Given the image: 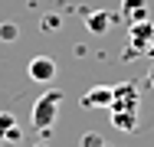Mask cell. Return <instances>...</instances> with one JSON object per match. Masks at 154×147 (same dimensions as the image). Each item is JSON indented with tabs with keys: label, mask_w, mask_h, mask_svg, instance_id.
<instances>
[{
	"label": "cell",
	"mask_w": 154,
	"mask_h": 147,
	"mask_svg": "<svg viewBox=\"0 0 154 147\" xmlns=\"http://www.w3.org/2000/svg\"><path fill=\"white\" fill-rule=\"evenodd\" d=\"M79 147H108V144H105V137H102L98 131H85V134L79 137Z\"/></svg>",
	"instance_id": "10"
},
{
	"label": "cell",
	"mask_w": 154,
	"mask_h": 147,
	"mask_svg": "<svg viewBox=\"0 0 154 147\" xmlns=\"http://www.w3.org/2000/svg\"><path fill=\"white\" fill-rule=\"evenodd\" d=\"M112 23H115V13H108V10H92V13L85 16V26H89V33H95V36H105V33L112 29Z\"/></svg>",
	"instance_id": "7"
},
{
	"label": "cell",
	"mask_w": 154,
	"mask_h": 147,
	"mask_svg": "<svg viewBox=\"0 0 154 147\" xmlns=\"http://www.w3.org/2000/svg\"><path fill=\"white\" fill-rule=\"evenodd\" d=\"M148 85L154 88V59H151V65H148Z\"/></svg>",
	"instance_id": "13"
},
{
	"label": "cell",
	"mask_w": 154,
	"mask_h": 147,
	"mask_svg": "<svg viewBox=\"0 0 154 147\" xmlns=\"http://www.w3.org/2000/svg\"><path fill=\"white\" fill-rule=\"evenodd\" d=\"M82 108H89V111L112 108V88H108V85H92L85 95H82Z\"/></svg>",
	"instance_id": "5"
},
{
	"label": "cell",
	"mask_w": 154,
	"mask_h": 147,
	"mask_svg": "<svg viewBox=\"0 0 154 147\" xmlns=\"http://www.w3.org/2000/svg\"><path fill=\"white\" fill-rule=\"evenodd\" d=\"M138 56L154 59V23L151 20H141V23H131L128 26L125 59H138Z\"/></svg>",
	"instance_id": "2"
},
{
	"label": "cell",
	"mask_w": 154,
	"mask_h": 147,
	"mask_svg": "<svg viewBox=\"0 0 154 147\" xmlns=\"http://www.w3.org/2000/svg\"><path fill=\"white\" fill-rule=\"evenodd\" d=\"M13 147H20V144H13Z\"/></svg>",
	"instance_id": "14"
},
{
	"label": "cell",
	"mask_w": 154,
	"mask_h": 147,
	"mask_svg": "<svg viewBox=\"0 0 154 147\" xmlns=\"http://www.w3.org/2000/svg\"><path fill=\"white\" fill-rule=\"evenodd\" d=\"M118 16H122L128 26H131V23H141V20H148V0H122V10H118Z\"/></svg>",
	"instance_id": "6"
},
{
	"label": "cell",
	"mask_w": 154,
	"mask_h": 147,
	"mask_svg": "<svg viewBox=\"0 0 154 147\" xmlns=\"http://www.w3.org/2000/svg\"><path fill=\"white\" fill-rule=\"evenodd\" d=\"M108 111H141V92L134 82H122L112 88V108Z\"/></svg>",
	"instance_id": "3"
},
{
	"label": "cell",
	"mask_w": 154,
	"mask_h": 147,
	"mask_svg": "<svg viewBox=\"0 0 154 147\" xmlns=\"http://www.w3.org/2000/svg\"><path fill=\"white\" fill-rule=\"evenodd\" d=\"M108 115H112V128H118L122 134L138 131V124H141V115L138 111H108Z\"/></svg>",
	"instance_id": "8"
},
{
	"label": "cell",
	"mask_w": 154,
	"mask_h": 147,
	"mask_svg": "<svg viewBox=\"0 0 154 147\" xmlns=\"http://www.w3.org/2000/svg\"><path fill=\"white\" fill-rule=\"evenodd\" d=\"M43 26H46V29H59L62 23H59V16H46V20H43Z\"/></svg>",
	"instance_id": "12"
},
{
	"label": "cell",
	"mask_w": 154,
	"mask_h": 147,
	"mask_svg": "<svg viewBox=\"0 0 154 147\" xmlns=\"http://www.w3.org/2000/svg\"><path fill=\"white\" fill-rule=\"evenodd\" d=\"M59 108H62V92L59 88H49V92H43L36 101H33V128L39 131V134H49L53 128H56V118H59Z\"/></svg>",
	"instance_id": "1"
},
{
	"label": "cell",
	"mask_w": 154,
	"mask_h": 147,
	"mask_svg": "<svg viewBox=\"0 0 154 147\" xmlns=\"http://www.w3.org/2000/svg\"><path fill=\"white\" fill-rule=\"evenodd\" d=\"M17 36H20V26H17L13 20H3V23H0V39H3V43H13Z\"/></svg>",
	"instance_id": "11"
},
{
	"label": "cell",
	"mask_w": 154,
	"mask_h": 147,
	"mask_svg": "<svg viewBox=\"0 0 154 147\" xmlns=\"http://www.w3.org/2000/svg\"><path fill=\"white\" fill-rule=\"evenodd\" d=\"M0 141H20V121L13 111H0Z\"/></svg>",
	"instance_id": "9"
},
{
	"label": "cell",
	"mask_w": 154,
	"mask_h": 147,
	"mask_svg": "<svg viewBox=\"0 0 154 147\" xmlns=\"http://www.w3.org/2000/svg\"><path fill=\"white\" fill-rule=\"evenodd\" d=\"M56 72H59V65H56L53 56H33L30 65H26V75H30L33 82H39V85H49L56 79Z\"/></svg>",
	"instance_id": "4"
}]
</instances>
